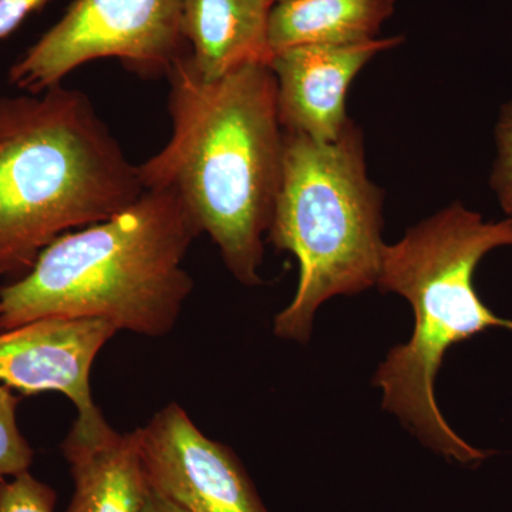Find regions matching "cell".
Here are the masks:
<instances>
[{
  "label": "cell",
  "instance_id": "1",
  "mask_svg": "<svg viewBox=\"0 0 512 512\" xmlns=\"http://www.w3.org/2000/svg\"><path fill=\"white\" fill-rule=\"evenodd\" d=\"M167 77L173 134L138 165L141 183L173 191L234 278L261 285L264 238L284 167L275 74L268 64H248L205 82L187 53Z\"/></svg>",
  "mask_w": 512,
  "mask_h": 512
},
{
  "label": "cell",
  "instance_id": "2",
  "mask_svg": "<svg viewBox=\"0 0 512 512\" xmlns=\"http://www.w3.org/2000/svg\"><path fill=\"white\" fill-rule=\"evenodd\" d=\"M201 232L184 202L146 190L126 210L67 232L0 288V332L40 319H101L147 338L171 333L194 281L184 259Z\"/></svg>",
  "mask_w": 512,
  "mask_h": 512
},
{
  "label": "cell",
  "instance_id": "3",
  "mask_svg": "<svg viewBox=\"0 0 512 512\" xmlns=\"http://www.w3.org/2000/svg\"><path fill=\"white\" fill-rule=\"evenodd\" d=\"M144 191L80 90L0 97V279L22 278L57 238L109 220Z\"/></svg>",
  "mask_w": 512,
  "mask_h": 512
},
{
  "label": "cell",
  "instance_id": "4",
  "mask_svg": "<svg viewBox=\"0 0 512 512\" xmlns=\"http://www.w3.org/2000/svg\"><path fill=\"white\" fill-rule=\"evenodd\" d=\"M512 247V220L484 221L454 202L407 229L384 248L377 286L412 305L409 342L394 346L377 367L373 383L383 409L434 453L463 466L478 464L490 451L471 446L447 423L436 399V379L448 349L490 328L512 332V320L495 315L474 288L481 259Z\"/></svg>",
  "mask_w": 512,
  "mask_h": 512
},
{
  "label": "cell",
  "instance_id": "5",
  "mask_svg": "<svg viewBox=\"0 0 512 512\" xmlns=\"http://www.w3.org/2000/svg\"><path fill=\"white\" fill-rule=\"evenodd\" d=\"M285 134L268 242L295 256L298 288L274 319L279 339L308 343L320 306L379 282L383 191L367 174L365 137L350 119L335 141Z\"/></svg>",
  "mask_w": 512,
  "mask_h": 512
},
{
  "label": "cell",
  "instance_id": "6",
  "mask_svg": "<svg viewBox=\"0 0 512 512\" xmlns=\"http://www.w3.org/2000/svg\"><path fill=\"white\" fill-rule=\"evenodd\" d=\"M181 18L183 0H74L12 64L9 83L40 94L99 59H117L143 79L168 76L188 53Z\"/></svg>",
  "mask_w": 512,
  "mask_h": 512
},
{
  "label": "cell",
  "instance_id": "7",
  "mask_svg": "<svg viewBox=\"0 0 512 512\" xmlns=\"http://www.w3.org/2000/svg\"><path fill=\"white\" fill-rule=\"evenodd\" d=\"M151 488L187 512H269L237 454L205 436L178 403L137 429Z\"/></svg>",
  "mask_w": 512,
  "mask_h": 512
},
{
  "label": "cell",
  "instance_id": "8",
  "mask_svg": "<svg viewBox=\"0 0 512 512\" xmlns=\"http://www.w3.org/2000/svg\"><path fill=\"white\" fill-rule=\"evenodd\" d=\"M119 333L101 319H40L0 332V383L32 394L57 392L72 400L77 416L100 412L93 400V363Z\"/></svg>",
  "mask_w": 512,
  "mask_h": 512
},
{
  "label": "cell",
  "instance_id": "9",
  "mask_svg": "<svg viewBox=\"0 0 512 512\" xmlns=\"http://www.w3.org/2000/svg\"><path fill=\"white\" fill-rule=\"evenodd\" d=\"M403 37H379L349 46H298L276 53L271 69L278 86L282 128L319 143H330L350 121V84L373 57L393 49Z\"/></svg>",
  "mask_w": 512,
  "mask_h": 512
},
{
  "label": "cell",
  "instance_id": "10",
  "mask_svg": "<svg viewBox=\"0 0 512 512\" xmlns=\"http://www.w3.org/2000/svg\"><path fill=\"white\" fill-rule=\"evenodd\" d=\"M62 453L74 483L66 512H143L151 485L136 430L120 433L101 410L77 416Z\"/></svg>",
  "mask_w": 512,
  "mask_h": 512
},
{
  "label": "cell",
  "instance_id": "11",
  "mask_svg": "<svg viewBox=\"0 0 512 512\" xmlns=\"http://www.w3.org/2000/svg\"><path fill=\"white\" fill-rule=\"evenodd\" d=\"M276 0H183L192 70L215 82L248 64L271 66L269 22Z\"/></svg>",
  "mask_w": 512,
  "mask_h": 512
},
{
  "label": "cell",
  "instance_id": "12",
  "mask_svg": "<svg viewBox=\"0 0 512 512\" xmlns=\"http://www.w3.org/2000/svg\"><path fill=\"white\" fill-rule=\"evenodd\" d=\"M394 0H279L272 9V53L298 46H349L379 39Z\"/></svg>",
  "mask_w": 512,
  "mask_h": 512
},
{
  "label": "cell",
  "instance_id": "13",
  "mask_svg": "<svg viewBox=\"0 0 512 512\" xmlns=\"http://www.w3.org/2000/svg\"><path fill=\"white\" fill-rule=\"evenodd\" d=\"M19 399L0 383V480L29 471L35 450L18 426Z\"/></svg>",
  "mask_w": 512,
  "mask_h": 512
},
{
  "label": "cell",
  "instance_id": "14",
  "mask_svg": "<svg viewBox=\"0 0 512 512\" xmlns=\"http://www.w3.org/2000/svg\"><path fill=\"white\" fill-rule=\"evenodd\" d=\"M57 493L30 474L0 480V512H56Z\"/></svg>",
  "mask_w": 512,
  "mask_h": 512
},
{
  "label": "cell",
  "instance_id": "15",
  "mask_svg": "<svg viewBox=\"0 0 512 512\" xmlns=\"http://www.w3.org/2000/svg\"><path fill=\"white\" fill-rule=\"evenodd\" d=\"M497 158L491 174V187L501 208L512 220V101L505 104L495 128Z\"/></svg>",
  "mask_w": 512,
  "mask_h": 512
},
{
  "label": "cell",
  "instance_id": "16",
  "mask_svg": "<svg viewBox=\"0 0 512 512\" xmlns=\"http://www.w3.org/2000/svg\"><path fill=\"white\" fill-rule=\"evenodd\" d=\"M52 0H0V40L12 35L37 10Z\"/></svg>",
  "mask_w": 512,
  "mask_h": 512
},
{
  "label": "cell",
  "instance_id": "17",
  "mask_svg": "<svg viewBox=\"0 0 512 512\" xmlns=\"http://www.w3.org/2000/svg\"><path fill=\"white\" fill-rule=\"evenodd\" d=\"M143 512H187L151 488Z\"/></svg>",
  "mask_w": 512,
  "mask_h": 512
},
{
  "label": "cell",
  "instance_id": "18",
  "mask_svg": "<svg viewBox=\"0 0 512 512\" xmlns=\"http://www.w3.org/2000/svg\"><path fill=\"white\" fill-rule=\"evenodd\" d=\"M276 2H279V0H276Z\"/></svg>",
  "mask_w": 512,
  "mask_h": 512
}]
</instances>
